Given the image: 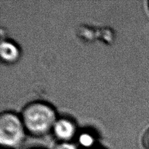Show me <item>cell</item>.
Wrapping results in <instances>:
<instances>
[{"instance_id":"6da1fadb","label":"cell","mask_w":149,"mask_h":149,"mask_svg":"<svg viewBox=\"0 0 149 149\" xmlns=\"http://www.w3.org/2000/svg\"><path fill=\"white\" fill-rule=\"evenodd\" d=\"M20 115L26 132L33 137L45 136L52 132L58 118L55 108L45 101L28 103Z\"/></svg>"},{"instance_id":"7a4b0ae2","label":"cell","mask_w":149,"mask_h":149,"mask_svg":"<svg viewBox=\"0 0 149 149\" xmlns=\"http://www.w3.org/2000/svg\"><path fill=\"white\" fill-rule=\"evenodd\" d=\"M27 134L20 114L4 111L0 115V145L3 149H16Z\"/></svg>"},{"instance_id":"3957f363","label":"cell","mask_w":149,"mask_h":149,"mask_svg":"<svg viewBox=\"0 0 149 149\" xmlns=\"http://www.w3.org/2000/svg\"><path fill=\"white\" fill-rule=\"evenodd\" d=\"M51 132L58 142H72L78 135L76 122L66 116L58 118Z\"/></svg>"},{"instance_id":"277c9868","label":"cell","mask_w":149,"mask_h":149,"mask_svg":"<svg viewBox=\"0 0 149 149\" xmlns=\"http://www.w3.org/2000/svg\"><path fill=\"white\" fill-rule=\"evenodd\" d=\"M21 55L20 47L13 41L5 39L0 45V57L6 64H14L18 61Z\"/></svg>"},{"instance_id":"5b68a950","label":"cell","mask_w":149,"mask_h":149,"mask_svg":"<svg viewBox=\"0 0 149 149\" xmlns=\"http://www.w3.org/2000/svg\"><path fill=\"white\" fill-rule=\"evenodd\" d=\"M77 143L80 146H81L84 149H91L96 147V140L95 135L90 131H82V132H78L77 138Z\"/></svg>"},{"instance_id":"8992f818","label":"cell","mask_w":149,"mask_h":149,"mask_svg":"<svg viewBox=\"0 0 149 149\" xmlns=\"http://www.w3.org/2000/svg\"><path fill=\"white\" fill-rule=\"evenodd\" d=\"M54 149H79L78 146L73 142H58Z\"/></svg>"},{"instance_id":"52a82bcc","label":"cell","mask_w":149,"mask_h":149,"mask_svg":"<svg viewBox=\"0 0 149 149\" xmlns=\"http://www.w3.org/2000/svg\"><path fill=\"white\" fill-rule=\"evenodd\" d=\"M143 146L146 149H149V128L144 133L142 139Z\"/></svg>"},{"instance_id":"ba28073f","label":"cell","mask_w":149,"mask_h":149,"mask_svg":"<svg viewBox=\"0 0 149 149\" xmlns=\"http://www.w3.org/2000/svg\"><path fill=\"white\" fill-rule=\"evenodd\" d=\"M91 149H106V148H103V147H99V146H96V147H95V148H91Z\"/></svg>"},{"instance_id":"9c48e42d","label":"cell","mask_w":149,"mask_h":149,"mask_svg":"<svg viewBox=\"0 0 149 149\" xmlns=\"http://www.w3.org/2000/svg\"><path fill=\"white\" fill-rule=\"evenodd\" d=\"M30 149H44V148H30Z\"/></svg>"}]
</instances>
